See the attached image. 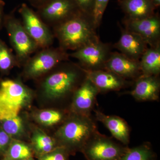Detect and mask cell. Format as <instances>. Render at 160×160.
<instances>
[{"mask_svg":"<svg viewBox=\"0 0 160 160\" xmlns=\"http://www.w3.org/2000/svg\"><path fill=\"white\" fill-rule=\"evenodd\" d=\"M78 63L65 61L36 80L35 98L42 106H52L71 99L74 92L87 77Z\"/></svg>","mask_w":160,"mask_h":160,"instance_id":"cell-1","label":"cell"},{"mask_svg":"<svg viewBox=\"0 0 160 160\" xmlns=\"http://www.w3.org/2000/svg\"><path fill=\"white\" fill-rule=\"evenodd\" d=\"M98 131L96 124L91 115L69 112L52 136L58 147H63L70 155H74L81 152L88 140Z\"/></svg>","mask_w":160,"mask_h":160,"instance_id":"cell-2","label":"cell"},{"mask_svg":"<svg viewBox=\"0 0 160 160\" xmlns=\"http://www.w3.org/2000/svg\"><path fill=\"white\" fill-rule=\"evenodd\" d=\"M92 16L81 12L65 22L52 28L59 47L75 51L99 40Z\"/></svg>","mask_w":160,"mask_h":160,"instance_id":"cell-3","label":"cell"},{"mask_svg":"<svg viewBox=\"0 0 160 160\" xmlns=\"http://www.w3.org/2000/svg\"><path fill=\"white\" fill-rule=\"evenodd\" d=\"M35 98L34 90L21 77L0 80V120L15 117L29 109Z\"/></svg>","mask_w":160,"mask_h":160,"instance_id":"cell-4","label":"cell"},{"mask_svg":"<svg viewBox=\"0 0 160 160\" xmlns=\"http://www.w3.org/2000/svg\"><path fill=\"white\" fill-rule=\"evenodd\" d=\"M22 66L20 76L24 81L36 80L52 70L61 62L69 60V53L60 47L40 49Z\"/></svg>","mask_w":160,"mask_h":160,"instance_id":"cell-5","label":"cell"},{"mask_svg":"<svg viewBox=\"0 0 160 160\" xmlns=\"http://www.w3.org/2000/svg\"><path fill=\"white\" fill-rule=\"evenodd\" d=\"M3 25L15 53L18 67H22L39 48L13 12L5 15Z\"/></svg>","mask_w":160,"mask_h":160,"instance_id":"cell-6","label":"cell"},{"mask_svg":"<svg viewBox=\"0 0 160 160\" xmlns=\"http://www.w3.org/2000/svg\"><path fill=\"white\" fill-rule=\"evenodd\" d=\"M129 148L98 131L88 140L81 152L87 160H118Z\"/></svg>","mask_w":160,"mask_h":160,"instance_id":"cell-7","label":"cell"},{"mask_svg":"<svg viewBox=\"0 0 160 160\" xmlns=\"http://www.w3.org/2000/svg\"><path fill=\"white\" fill-rule=\"evenodd\" d=\"M112 47L111 44L103 43L99 39L69 53V56L77 59L78 63L86 71L105 70Z\"/></svg>","mask_w":160,"mask_h":160,"instance_id":"cell-8","label":"cell"},{"mask_svg":"<svg viewBox=\"0 0 160 160\" xmlns=\"http://www.w3.org/2000/svg\"><path fill=\"white\" fill-rule=\"evenodd\" d=\"M18 12L24 28L39 49L52 46L55 38L52 30L39 17L36 12L24 3L20 7Z\"/></svg>","mask_w":160,"mask_h":160,"instance_id":"cell-9","label":"cell"},{"mask_svg":"<svg viewBox=\"0 0 160 160\" xmlns=\"http://www.w3.org/2000/svg\"><path fill=\"white\" fill-rule=\"evenodd\" d=\"M37 9L38 15L52 29L82 12L74 0H49Z\"/></svg>","mask_w":160,"mask_h":160,"instance_id":"cell-10","label":"cell"},{"mask_svg":"<svg viewBox=\"0 0 160 160\" xmlns=\"http://www.w3.org/2000/svg\"><path fill=\"white\" fill-rule=\"evenodd\" d=\"M123 23L125 29L139 35L149 47L160 44V18L157 13L150 17L140 20L124 18Z\"/></svg>","mask_w":160,"mask_h":160,"instance_id":"cell-11","label":"cell"},{"mask_svg":"<svg viewBox=\"0 0 160 160\" xmlns=\"http://www.w3.org/2000/svg\"><path fill=\"white\" fill-rule=\"evenodd\" d=\"M98 89L88 77L76 90L72 98L69 109L70 112L90 116L94 107Z\"/></svg>","mask_w":160,"mask_h":160,"instance_id":"cell-12","label":"cell"},{"mask_svg":"<svg viewBox=\"0 0 160 160\" xmlns=\"http://www.w3.org/2000/svg\"><path fill=\"white\" fill-rule=\"evenodd\" d=\"M105 70L130 81H134L142 75L140 61L131 59L118 52H111Z\"/></svg>","mask_w":160,"mask_h":160,"instance_id":"cell-13","label":"cell"},{"mask_svg":"<svg viewBox=\"0 0 160 160\" xmlns=\"http://www.w3.org/2000/svg\"><path fill=\"white\" fill-rule=\"evenodd\" d=\"M120 28L121 35L119 40L112 46L127 57L139 61L149 46L139 35L125 28Z\"/></svg>","mask_w":160,"mask_h":160,"instance_id":"cell-14","label":"cell"},{"mask_svg":"<svg viewBox=\"0 0 160 160\" xmlns=\"http://www.w3.org/2000/svg\"><path fill=\"white\" fill-rule=\"evenodd\" d=\"M87 74L100 92L119 91L129 87L134 82V81L126 80L108 70L87 71Z\"/></svg>","mask_w":160,"mask_h":160,"instance_id":"cell-15","label":"cell"},{"mask_svg":"<svg viewBox=\"0 0 160 160\" xmlns=\"http://www.w3.org/2000/svg\"><path fill=\"white\" fill-rule=\"evenodd\" d=\"M32 122L27 111L21 112L17 116L0 120V126L12 139L29 142Z\"/></svg>","mask_w":160,"mask_h":160,"instance_id":"cell-16","label":"cell"},{"mask_svg":"<svg viewBox=\"0 0 160 160\" xmlns=\"http://www.w3.org/2000/svg\"><path fill=\"white\" fill-rule=\"evenodd\" d=\"M134 86L129 92L139 101H155L159 99L160 81L158 76L141 75L134 81Z\"/></svg>","mask_w":160,"mask_h":160,"instance_id":"cell-17","label":"cell"},{"mask_svg":"<svg viewBox=\"0 0 160 160\" xmlns=\"http://www.w3.org/2000/svg\"><path fill=\"white\" fill-rule=\"evenodd\" d=\"M95 112L96 119L104 124L112 136L123 145L128 146L130 135L129 127L126 121L117 116L106 115L99 110Z\"/></svg>","mask_w":160,"mask_h":160,"instance_id":"cell-18","label":"cell"},{"mask_svg":"<svg viewBox=\"0 0 160 160\" xmlns=\"http://www.w3.org/2000/svg\"><path fill=\"white\" fill-rule=\"evenodd\" d=\"M69 110L60 108H44L32 110L29 114L31 120L41 128H50L59 126L66 119Z\"/></svg>","mask_w":160,"mask_h":160,"instance_id":"cell-19","label":"cell"},{"mask_svg":"<svg viewBox=\"0 0 160 160\" xmlns=\"http://www.w3.org/2000/svg\"><path fill=\"white\" fill-rule=\"evenodd\" d=\"M29 144L34 157L39 158L58 147L53 136L49 135L44 129L32 123Z\"/></svg>","mask_w":160,"mask_h":160,"instance_id":"cell-20","label":"cell"},{"mask_svg":"<svg viewBox=\"0 0 160 160\" xmlns=\"http://www.w3.org/2000/svg\"><path fill=\"white\" fill-rule=\"evenodd\" d=\"M125 18L130 20H140L155 14L156 9L150 0H118Z\"/></svg>","mask_w":160,"mask_h":160,"instance_id":"cell-21","label":"cell"},{"mask_svg":"<svg viewBox=\"0 0 160 160\" xmlns=\"http://www.w3.org/2000/svg\"><path fill=\"white\" fill-rule=\"evenodd\" d=\"M139 61L142 75L159 76L160 73V44L148 47Z\"/></svg>","mask_w":160,"mask_h":160,"instance_id":"cell-22","label":"cell"},{"mask_svg":"<svg viewBox=\"0 0 160 160\" xmlns=\"http://www.w3.org/2000/svg\"><path fill=\"white\" fill-rule=\"evenodd\" d=\"M32 157L34 154L29 142L12 139L6 154L0 160H22Z\"/></svg>","mask_w":160,"mask_h":160,"instance_id":"cell-23","label":"cell"},{"mask_svg":"<svg viewBox=\"0 0 160 160\" xmlns=\"http://www.w3.org/2000/svg\"><path fill=\"white\" fill-rule=\"evenodd\" d=\"M156 158L151 145L145 143L129 148L118 160H156Z\"/></svg>","mask_w":160,"mask_h":160,"instance_id":"cell-24","label":"cell"},{"mask_svg":"<svg viewBox=\"0 0 160 160\" xmlns=\"http://www.w3.org/2000/svg\"><path fill=\"white\" fill-rule=\"evenodd\" d=\"M18 67L15 55L5 42L0 39V73L2 76L9 75L12 69Z\"/></svg>","mask_w":160,"mask_h":160,"instance_id":"cell-25","label":"cell"},{"mask_svg":"<svg viewBox=\"0 0 160 160\" xmlns=\"http://www.w3.org/2000/svg\"><path fill=\"white\" fill-rule=\"evenodd\" d=\"M109 0H94L92 18L97 29L101 25L104 12Z\"/></svg>","mask_w":160,"mask_h":160,"instance_id":"cell-26","label":"cell"},{"mask_svg":"<svg viewBox=\"0 0 160 160\" xmlns=\"http://www.w3.org/2000/svg\"><path fill=\"white\" fill-rule=\"evenodd\" d=\"M70 156L69 152L65 148L58 147L37 159L38 160H69Z\"/></svg>","mask_w":160,"mask_h":160,"instance_id":"cell-27","label":"cell"},{"mask_svg":"<svg viewBox=\"0 0 160 160\" xmlns=\"http://www.w3.org/2000/svg\"><path fill=\"white\" fill-rule=\"evenodd\" d=\"M12 140L11 138L0 126V160L6 154Z\"/></svg>","mask_w":160,"mask_h":160,"instance_id":"cell-28","label":"cell"},{"mask_svg":"<svg viewBox=\"0 0 160 160\" xmlns=\"http://www.w3.org/2000/svg\"><path fill=\"white\" fill-rule=\"evenodd\" d=\"M80 10L92 16L94 0H74Z\"/></svg>","mask_w":160,"mask_h":160,"instance_id":"cell-29","label":"cell"},{"mask_svg":"<svg viewBox=\"0 0 160 160\" xmlns=\"http://www.w3.org/2000/svg\"><path fill=\"white\" fill-rule=\"evenodd\" d=\"M5 3L2 0H0V30L2 25H3V19L4 16V9H5Z\"/></svg>","mask_w":160,"mask_h":160,"instance_id":"cell-30","label":"cell"},{"mask_svg":"<svg viewBox=\"0 0 160 160\" xmlns=\"http://www.w3.org/2000/svg\"><path fill=\"white\" fill-rule=\"evenodd\" d=\"M32 6L38 9L49 0H27Z\"/></svg>","mask_w":160,"mask_h":160,"instance_id":"cell-31","label":"cell"},{"mask_svg":"<svg viewBox=\"0 0 160 160\" xmlns=\"http://www.w3.org/2000/svg\"><path fill=\"white\" fill-rule=\"evenodd\" d=\"M152 5L156 9H158L160 6V0H150Z\"/></svg>","mask_w":160,"mask_h":160,"instance_id":"cell-32","label":"cell"},{"mask_svg":"<svg viewBox=\"0 0 160 160\" xmlns=\"http://www.w3.org/2000/svg\"><path fill=\"white\" fill-rule=\"evenodd\" d=\"M22 160H36L35 159L34 157H30L26 159Z\"/></svg>","mask_w":160,"mask_h":160,"instance_id":"cell-33","label":"cell"}]
</instances>
